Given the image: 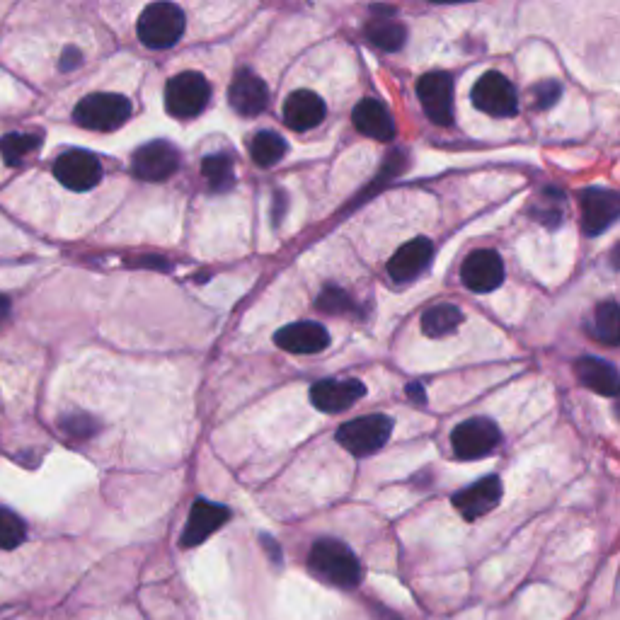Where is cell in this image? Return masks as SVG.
<instances>
[{
	"label": "cell",
	"instance_id": "44dd1931",
	"mask_svg": "<svg viewBox=\"0 0 620 620\" xmlns=\"http://www.w3.org/2000/svg\"><path fill=\"white\" fill-rule=\"evenodd\" d=\"M354 126L361 134L371 136L376 141H390L395 136V122L390 112L378 100H371V97H366V100H361L354 107Z\"/></svg>",
	"mask_w": 620,
	"mask_h": 620
},
{
	"label": "cell",
	"instance_id": "2e32d148",
	"mask_svg": "<svg viewBox=\"0 0 620 620\" xmlns=\"http://www.w3.org/2000/svg\"><path fill=\"white\" fill-rule=\"evenodd\" d=\"M231 519V512L223 504L206 502V499H197L189 509V519L182 533V545L185 548H194V545H202L206 538L214 536L226 521Z\"/></svg>",
	"mask_w": 620,
	"mask_h": 620
},
{
	"label": "cell",
	"instance_id": "d4e9b609",
	"mask_svg": "<svg viewBox=\"0 0 620 620\" xmlns=\"http://www.w3.org/2000/svg\"><path fill=\"white\" fill-rule=\"evenodd\" d=\"M42 146V136L39 134H5L0 139V153L3 160L13 168H20L30 155Z\"/></svg>",
	"mask_w": 620,
	"mask_h": 620
},
{
	"label": "cell",
	"instance_id": "30bf717a",
	"mask_svg": "<svg viewBox=\"0 0 620 620\" xmlns=\"http://www.w3.org/2000/svg\"><path fill=\"white\" fill-rule=\"evenodd\" d=\"M180 168V153L168 141H151L141 146L131 158V172L139 180L163 182Z\"/></svg>",
	"mask_w": 620,
	"mask_h": 620
},
{
	"label": "cell",
	"instance_id": "83f0119b",
	"mask_svg": "<svg viewBox=\"0 0 620 620\" xmlns=\"http://www.w3.org/2000/svg\"><path fill=\"white\" fill-rule=\"evenodd\" d=\"M562 199H565V194L558 192V189H545L541 197V206H533L531 216L536 218L538 223H543V226L558 228L562 221V209H560Z\"/></svg>",
	"mask_w": 620,
	"mask_h": 620
},
{
	"label": "cell",
	"instance_id": "5bb4252c",
	"mask_svg": "<svg viewBox=\"0 0 620 620\" xmlns=\"http://www.w3.org/2000/svg\"><path fill=\"white\" fill-rule=\"evenodd\" d=\"M499 499H502V482L497 475H487L475 482V485L465 487V490L453 495V507L458 509V514L465 521H475L480 516L490 514L497 507Z\"/></svg>",
	"mask_w": 620,
	"mask_h": 620
},
{
	"label": "cell",
	"instance_id": "f1b7e54d",
	"mask_svg": "<svg viewBox=\"0 0 620 620\" xmlns=\"http://www.w3.org/2000/svg\"><path fill=\"white\" fill-rule=\"evenodd\" d=\"M27 528L22 519L10 509L0 507V550H15L17 545L25 541Z\"/></svg>",
	"mask_w": 620,
	"mask_h": 620
},
{
	"label": "cell",
	"instance_id": "9c48e42d",
	"mask_svg": "<svg viewBox=\"0 0 620 620\" xmlns=\"http://www.w3.org/2000/svg\"><path fill=\"white\" fill-rule=\"evenodd\" d=\"M417 97L424 114L436 126H449L453 122V78L449 73L434 71L419 78Z\"/></svg>",
	"mask_w": 620,
	"mask_h": 620
},
{
	"label": "cell",
	"instance_id": "484cf974",
	"mask_svg": "<svg viewBox=\"0 0 620 620\" xmlns=\"http://www.w3.org/2000/svg\"><path fill=\"white\" fill-rule=\"evenodd\" d=\"M594 335L608 347H616L620 342V310L616 301H606L596 308Z\"/></svg>",
	"mask_w": 620,
	"mask_h": 620
},
{
	"label": "cell",
	"instance_id": "e0dca14e",
	"mask_svg": "<svg viewBox=\"0 0 620 620\" xmlns=\"http://www.w3.org/2000/svg\"><path fill=\"white\" fill-rule=\"evenodd\" d=\"M274 342L289 354H318L330 344V332L323 325L303 320V323H291L277 330Z\"/></svg>",
	"mask_w": 620,
	"mask_h": 620
},
{
	"label": "cell",
	"instance_id": "9a60e30c",
	"mask_svg": "<svg viewBox=\"0 0 620 620\" xmlns=\"http://www.w3.org/2000/svg\"><path fill=\"white\" fill-rule=\"evenodd\" d=\"M434 260V245L427 238H415L405 243L403 248L395 252L388 262L390 279L405 284V281H415L422 277Z\"/></svg>",
	"mask_w": 620,
	"mask_h": 620
},
{
	"label": "cell",
	"instance_id": "d590c367",
	"mask_svg": "<svg viewBox=\"0 0 620 620\" xmlns=\"http://www.w3.org/2000/svg\"><path fill=\"white\" fill-rule=\"evenodd\" d=\"M8 313H10V298L0 294V318H5Z\"/></svg>",
	"mask_w": 620,
	"mask_h": 620
},
{
	"label": "cell",
	"instance_id": "6da1fadb",
	"mask_svg": "<svg viewBox=\"0 0 620 620\" xmlns=\"http://www.w3.org/2000/svg\"><path fill=\"white\" fill-rule=\"evenodd\" d=\"M308 570L337 589H357L361 582V565L357 555L335 538H320L310 548Z\"/></svg>",
	"mask_w": 620,
	"mask_h": 620
},
{
	"label": "cell",
	"instance_id": "836d02e7",
	"mask_svg": "<svg viewBox=\"0 0 620 620\" xmlns=\"http://www.w3.org/2000/svg\"><path fill=\"white\" fill-rule=\"evenodd\" d=\"M405 393L410 395V398L415 400L417 405H424V403H427V393H424V388L419 386V383H410V386L405 388Z\"/></svg>",
	"mask_w": 620,
	"mask_h": 620
},
{
	"label": "cell",
	"instance_id": "4fadbf2b",
	"mask_svg": "<svg viewBox=\"0 0 620 620\" xmlns=\"http://www.w3.org/2000/svg\"><path fill=\"white\" fill-rule=\"evenodd\" d=\"M364 395H366L364 383L357 381V378H349V381L323 378V381H318L313 388H310V403L318 407L320 412L337 415V412H344L352 405H357Z\"/></svg>",
	"mask_w": 620,
	"mask_h": 620
},
{
	"label": "cell",
	"instance_id": "603a6c76",
	"mask_svg": "<svg viewBox=\"0 0 620 620\" xmlns=\"http://www.w3.org/2000/svg\"><path fill=\"white\" fill-rule=\"evenodd\" d=\"M463 323V313L456 306H434L422 315V330L427 337H439L453 335L458 330V325Z\"/></svg>",
	"mask_w": 620,
	"mask_h": 620
},
{
	"label": "cell",
	"instance_id": "277c9868",
	"mask_svg": "<svg viewBox=\"0 0 620 620\" xmlns=\"http://www.w3.org/2000/svg\"><path fill=\"white\" fill-rule=\"evenodd\" d=\"M209 97V80L197 71L177 73L165 85V109L177 119H192L202 114L204 107L209 105Z\"/></svg>",
	"mask_w": 620,
	"mask_h": 620
},
{
	"label": "cell",
	"instance_id": "ffe728a7",
	"mask_svg": "<svg viewBox=\"0 0 620 620\" xmlns=\"http://www.w3.org/2000/svg\"><path fill=\"white\" fill-rule=\"evenodd\" d=\"M574 376L582 386H587L594 393L606 395V398H613L618 393V371L613 369V364L599 359V357H582L577 359L574 364Z\"/></svg>",
	"mask_w": 620,
	"mask_h": 620
},
{
	"label": "cell",
	"instance_id": "d6986e66",
	"mask_svg": "<svg viewBox=\"0 0 620 620\" xmlns=\"http://www.w3.org/2000/svg\"><path fill=\"white\" fill-rule=\"evenodd\" d=\"M325 102L310 90H296L284 102V122L294 131H310L325 119Z\"/></svg>",
	"mask_w": 620,
	"mask_h": 620
},
{
	"label": "cell",
	"instance_id": "8992f818",
	"mask_svg": "<svg viewBox=\"0 0 620 620\" xmlns=\"http://www.w3.org/2000/svg\"><path fill=\"white\" fill-rule=\"evenodd\" d=\"M499 441H502L499 427L487 417L465 419L451 434L453 451H456L458 458H465V461L490 456L499 446Z\"/></svg>",
	"mask_w": 620,
	"mask_h": 620
},
{
	"label": "cell",
	"instance_id": "7402d4cb",
	"mask_svg": "<svg viewBox=\"0 0 620 620\" xmlns=\"http://www.w3.org/2000/svg\"><path fill=\"white\" fill-rule=\"evenodd\" d=\"M366 37L373 47L383 49V51H398L403 49L407 32L400 22L388 20V17H373L366 25Z\"/></svg>",
	"mask_w": 620,
	"mask_h": 620
},
{
	"label": "cell",
	"instance_id": "5b68a950",
	"mask_svg": "<svg viewBox=\"0 0 620 620\" xmlns=\"http://www.w3.org/2000/svg\"><path fill=\"white\" fill-rule=\"evenodd\" d=\"M393 434V419L386 415H366L344 422L337 429V441L354 456L364 458L381 451Z\"/></svg>",
	"mask_w": 620,
	"mask_h": 620
},
{
	"label": "cell",
	"instance_id": "ba28073f",
	"mask_svg": "<svg viewBox=\"0 0 620 620\" xmlns=\"http://www.w3.org/2000/svg\"><path fill=\"white\" fill-rule=\"evenodd\" d=\"M54 175L63 187L73 189V192H88L102 180V165L97 155L73 148V151L61 153L56 158Z\"/></svg>",
	"mask_w": 620,
	"mask_h": 620
},
{
	"label": "cell",
	"instance_id": "4316f807",
	"mask_svg": "<svg viewBox=\"0 0 620 620\" xmlns=\"http://www.w3.org/2000/svg\"><path fill=\"white\" fill-rule=\"evenodd\" d=\"M202 172H204L206 182H209L214 192H226V189H231L233 182H235L233 160L223 153L206 155L204 163H202Z\"/></svg>",
	"mask_w": 620,
	"mask_h": 620
},
{
	"label": "cell",
	"instance_id": "f546056e",
	"mask_svg": "<svg viewBox=\"0 0 620 620\" xmlns=\"http://www.w3.org/2000/svg\"><path fill=\"white\" fill-rule=\"evenodd\" d=\"M318 308L323 313H332V315H340V313H349L352 310V298L344 294L342 289L337 286H325L323 294L318 296Z\"/></svg>",
	"mask_w": 620,
	"mask_h": 620
},
{
	"label": "cell",
	"instance_id": "52a82bcc",
	"mask_svg": "<svg viewBox=\"0 0 620 620\" xmlns=\"http://www.w3.org/2000/svg\"><path fill=\"white\" fill-rule=\"evenodd\" d=\"M473 105L480 112L490 114V117H514L519 109V97L516 90L504 73L487 71L473 88Z\"/></svg>",
	"mask_w": 620,
	"mask_h": 620
},
{
	"label": "cell",
	"instance_id": "7a4b0ae2",
	"mask_svg": "<svg viewBox=\"0 0 620 620\" xmlns=\"http://www.w3.org/2000/svg\"><path fill=\"white\" fill-rule=\"evenodd\" d=\"M185 13L175 3H153L139 17V39L148 49H170L185 34Z\"/></svg>",
	"mask_w": 620,
	"mask_h": 620
},
{
	"label": "cell",
	"instance_id": "d6a6232c",
	"mask_svg": "<svg viewBox=\"0 0 620 620\" xmlns=\"http://www.w3.org/2000/svg\"><path fill=\"white\" fill-rule=\"evenodd\" d=\"M80 61H83V56H80L78 49L68 47L66 51L61 54V61H59V68L61 71H73V68L80 66Z\"/></svg>",
	"mask_w": 620,
	"mask_h": 620
},
{
	"label": "cell",
	"instance_id": "7c38bea8",
	"mask_svg": "<svg viewBox=\"0 0 620 620\" xmlns=\"http://www.w3.org/2000/svg\"><path fill=\"white\" fill-rule=\"evenodd\" d=\"M579 206H582V231L594 238L616 223L620 214V197L611 189L591 187L579 194Z\"/></svg>",
	"mask_w": 620,
	"mask_h": 620
},
{
	"label": "cell",
	"instance_id": "4dcf8cb0",
	"mask_svg": "<svg viewBox=\"0 0 620 620\" xmlns=\"http://www.w3.org/2000/svg\"><path fill=\"white\" fill-rule=\"evenodd\" d=\"M61 427H63V432L71 434L73 439H88V436H93L97 432L95 419L83 415V412H76V415L63 417Z\"/></svg>",
	"mask_w": 620,
	"mask_h": 620
},
{
	"label": "cell",
	"instance_id": "3957f363",
	"mask_svg": "<svg viewBox=\"0 0 620 620\" xmlns=\"http://www.w3.org/2000/svg\"><path fill=\"white\" fill-rule=\"evenodd\" d=\"M131 117V102L124 95L93 93L78 102L73 119L78 126L90 131H114Z\"/></svg>",
	"mask_w": 620,
	"mask_h": 620
},
{
	"label": "cell",
	"instance_id": "e575fe53",
	"mask_svg": "<svg viewBox=\"0 0 620 620\" xmlns=\"http://www.w3.org/2000/svg\"><path fill=\"white\" fill-rule=\"evenodd\" d=\"M262 543H264V548H267L269 558H274V562H277V565H279V562H281L279 545H277V543H274V541H269V538H267V536H264V538H262Z\"/></svg>",
	"mask_w": 620,
	"mask_h": 620
},
{
	"label": "cell",
	"instance_id": "cb8c5ba5",
	"mask_svg": "<svg viewBox=\"0 0 620 620\" xmlns=\"http://www.w3.org/2000/svg\"><path fill=\"white\" fill-rule=\"evenodd\" d=\"M250 155L260 168H272L286 155V141L274 131H260L252 136Z\"/></svg>",
	"mask_w": 620,
	"mask_h": 620
},
{
	"label": "cell",
	"instance_id": "ac0fdd59",
	"mask_svg": "<svg viewBox=\"0 0 620 620\" xmlns=\"http://www.w3.org/2000/svg\"><path fill=\"white\" fill-rule=\"evenodd\" d=\"M267 100L269 93L262 78H257L248 68L235 73L231 88H228V102H231V107L240 117H257L267 107Z\"/></svg>",
	"mask_w": 620,
	"mask_h": 620
},
{
	"label": "cell",
	"instance_id": "1f68e13d",
	"mask_svg": "<svg viewBox=\"0 0 620 620\" xmlns=\"http://www.w3.org/2000/svg\"><path fill=\"white\" fill-rule=\"evenodd\" d=\"M560 93H562L560 83H555V80H545V83L538 85L536 93H533V95H536V107H538V109L553 107L555 102H558Z\"/></svg>",
	"mask_w": 620,
	"mask_h": 620
},
{
	"label": "cell",
	"instance_id": "8fae6325",
	"mask_svg": "<svg viewBox=\"0 0 620 620\" xmlns=\"http://www.w3.org/2000/svg\"><path fill=\"white\" fill-rule=\"evenodd\" d=\"M461 279L473 294H490L502 286L504 262L495 250H475L465 257Z\"/></svg>",
	"mask_w": 620,
	"mask_h": 620
}]
</instances>
